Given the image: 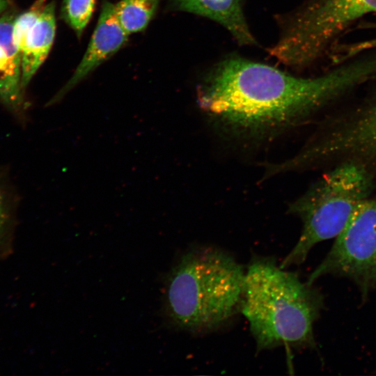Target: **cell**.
Wrapping results in <instances>:
<instances>
[{
	"label": "cell",
	"instance_id": "6da1fadb",
	"mask_svg": "<svg viewBox=\"0 0 376 376\" xmlns=\"http://www.w3.org/2000/svg\"><path fill=\"white\" fill-rule=\"evenodd\" d=\"M375 75L376 53L311 78L232 56L205 75L197 99L205 112L227 128L260 135L292 125Z\"/></svg>",
	"mask_w": 376,
	"mask_h": 376
},
{
	"label": "cell",
	"instance_id": "7a4b0ae2",
	"mask_svg": "<svg viewBox=\"0 0 376 376\" xmlns=\"http://www.w3.org/2000/svg\"><path fill=\"white\" fill-rule=\"evenodd\" d=\"M270 257L254 258L245 272L240 311L249 323L257 352L314 345L320 295Z\"/></svg>",
	"mask_w": 376,
	"mask_h": 376
},
{
	"label": "cell",
	"instance_id": "3957f363",
	"mask_svg": "<svg viewBox=\"0 0 376 376\" xmlns=\"http://www.w3.org/2000/svg\"><path fill=\"white\" fill-rule=\"evenodd\" d=\"M245 272L230 254L212 247L194 248L171 270L166 312L180 329L214 331L240 311Z\"/></svg>",
	"mask_w": 376,
	"mask_h": 376
},
{
	"label": "cell",
	"instance_id": "277c9868",
	"mask_svg": "<svg viewBox=\"0 0 376 376\" xmlns=\"http://www.w3.org/2000/svg\"><path fill=\"white\" fill-rule=\"evenodd\" d=\"M373 175L354 161L338 162L322 175L289 207L303 223L295 246L280 265L281 268L300 265L318 243L336 238L352 214L370 196Z\"/></svg>",
	"mask_w": 376,
	"mask_h": 376
},
{
	"label": "cell",
	"instance_id": "5b68a950",
	"mask_svg": "<svg viewBox=\"0 0 376 376\" xmlns=\"http://www.w3.org/2000/svg\"><path fill=\"white\" fill-rule=\"evenodd\" d=\"M369 14H376V0H311L290 17L269 53L289 67H304L350 24Z\"/></svg>",
	"mask_w": 376,
	"mask_h": 376
},
{
	"label": "cell",
	"instance_id": "8992f818",
	"mask_svg": "<svg viewBox=\"0 0 376 376\" xmlns=\"http://www.w3.org/2000/svg\"><path fill=\"white\" fill-rule=\"evenodd\" d=\"M324 259L308 276L313 283L320 276L338 274L356 281L366 291L376 283V195L361 203Z\"/></svg>",
	"mask_w": 376,
	"mask_h": 376
},
{
	"label": "cell",
	"instance_id": "52a82bcc",
	"mask_svg": "<svg viewBox=\"0 0 376 376\" xmlns=\"http://www.w3.org/2000/svg\"><path fill=\"white\" fill-rule=\"evenodd\" d=\"M311 162L354 161L376 171V97L338 120L318 141L306 148Z\"/></svg>",
	"mask_w": 376,
	"mask_h": 376
},
{
	"label": "cell",
	"instance_id": "ba28073f",
	"mask_svg": "<svg viewBox=\"0 0 376 376\" xmlns=\"http://www.w3.org/2000/svg\"><path fill=\"white\" fill-rule=\"evenodd\" d=\"M128 37L129 35L117 20L114 4L104 0L96 26L80 63L51 103L54 104L62 100L97 68L113 56L126 44Z\"/></svg>",
	"mask_w": 376,
	"mask_h": 376
},
{
	"label": "cell",
	"instance_id": "9c48e42d",
	"mask_svg": "<svg viewBox=\"0 0 376 376\" xmlns=\"http://www.w3.org/2000/svg\"><path fill=\"white\" fill-rule=\"evenodd\" d=\"M171 10L212 19L223 26L242 45L256 44L242 8V0H170Z\"/></svg>",
	"mask_w": 376,
	"mask_h": 376
},
{
	"label": "cell",
	"instance_id": "30bf717a",
	"mask_svg": "<svg viewBox=\"0 0 376 376\" xmlns=\"http://www.w3.org/2000/svg\"><path fill=\"white\" fill-rule=\"evenodd\" d=\"M17 16L6 11L0 16V101L18 109L23 102L21 85L22 53L13 40Z\"/></svg>",
	"mask_w": 376,
	"mask_h": 376
},
{
	"label": "cell",
	"instance_id": "8fae6325",
	"mask_svg": "<svg viewBox=\"0 0 376 376\" xmlns=\"http://www.w3.org/2000/svg\"><path fill=\"white\" fill-rule=\"evenodd\" d=\"M56 29V4L47 3L27 34L22 52L21 85L23 91L47 57Z\"/></svg>",
	"mask_w": 376,
	"mask_h": 376
},
{
	"label": "cell",
	"instance_id": "7c38bea8",
	"mask_svg": "<svg viewBox=\"0 0 376 376\" xmlns=\"http://www.w3.org/2000/svg\"><path fill=\"white\" fill-rule=\"evenodd\" d=\"M160 0H121L114 4L117 20L130 36L144 31L155 15Z\"/></svg>",
	"mask_w": 376,
	"mask_h": 376
},
{
	"label": "cell",
	"instance_id": "4fadbf2b",
	"mask_svg": "<svg viewBox=\"0 0 376 376\" xmlns=\"http://www.w3.org/2000/svg\"><path fill=\"white\" fill-rule=\"evenodd\" d=\"M96 0H63L61 17L81 38L95 9Z\"/></svg>",
	"mask_w": 376,
	"mask_h": 376
},
{
	"label": "cell",
	"instance_id": "5bb4252c",
	"mask_svg": "<svg viewBox=\"0 0 376 376\" xmlns=\"http://www.w3.org/2000/svg\"><path fill=\"white\" fill-rule=\"evenodd\" d=\"M47 0H36L24 13L17 16L13 29V40L19 50L22 52L28 33L37 21Z\"/></svg>",
	"mask_w": 376,
	"mask_h": 376
},
{
	"label": "cell",
	"instance_id": "9a60e30c",
	"mask_svg": "<svg viewBox=\"0 0 376 376\" xmlns=\"http://www.w3.org/2000/svg\"><path fill=\"white\" fill-rule=\"evenodd\" d=\"M8 5V0H0V16L6 11Z\"/></svg>",
	"mask_w": 376,
	"mask_h": 376
},
{
	"label": "cell",
	"instance_id": "2e32d148",
	"mask_svg": "<svg viewBox=\"0 0 376 376\" xmlns=\"http://www.w3.org/2000/svg\"><path fill=\"white\" fill-rule=\"evenodd\" d=\"M2 220H3V205H2L1 196L0 195V226L1 225Z\"/></svg>",
	"mask_w": 376,
	"mask_h": 376
}]
</instances>
